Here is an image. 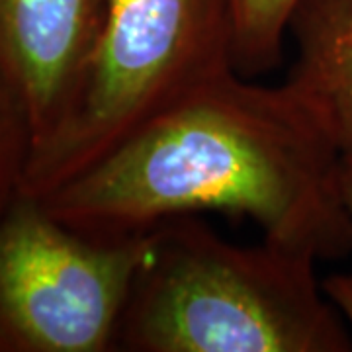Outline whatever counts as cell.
<instances>
[{"label": "cell", "mask_w": 352, "mask_h": 352, "mask_svg": "<svg viewBox=\"0 0 352 352\" xmlns=\"http://www.w3.org/2000/svg\"><path fill=\"white\" fill-rule=\"evenodd\" d=\"M300 0H229L233 67L243 76L263 75L282 61L292 12Z\"/></svg>", "instance_id": "cell-7"}, {"label": "cell", "mask_w": 352, "mask_h": 352, "mask_svg": "<svg viewBox=\"0 0 352 352\" xmlns=\"http://www.w3.org/2000/svg\"><path fill=\"white\" fill-rule=\"evenodd\" d=\"M323 294L335 309L346 317L352 327V272L349 274H331L321 282Z\"/></svg>", "instance_id": "cell-9"}, {"label": "cell", "mask_w": 352, "mask_h": 352, "mask_svg": "<svg viewBox=\"0 0 352 352\" xmlns=\"http://www.w3.org/2000/svg\"><path fill=\"white\" fill-rule=\"evenodd\" d=\"M100 14L102 0H0V71L24 102L32 151L69 110Z\"/></svg>", "instance_id": "cell-5"}, {"label": "cell", "mask_w": 352, "mask_h": 352, "mask_svg": "<svg viewBox=\"0 0 352 352\" xmlns=\"http://www.w3.org/2000/svg\"><path fill=\"white\" fill-rule=\"evenodd\" d=\"M340 159L286 85H258L233 69L39 204L90 239H127L176 215L221 212L249 217L268 243L339 258L352 252Z\"/></svg>", "instance_id": "cell-1"}, {"label": "cell", "mask_w": 352, "mask_h": 352, "mask_svg": "<svg viewBox=\"0 0 352 352\" xmlns=\"http://www.w3.org/2000/svg\"><path fill=\"white\" fill-rule=\"evenodd\" d=\"M340 190L344 204L352 215V157L340 159Z\"/></svg>", "instance_id": "cell-10"}, {"label": "cell", "mask_w": 352, "mask_h": 352, "mask_svg": "<svg viewBox=\"0 0 352 352\" xmlns=\"http://www.w3.org/2000/svg\"><path fill=\"white\" fill-rule=\"evenodd\" d=\"M116 335L127 352H351L317 258L243 247L196 214L155 226Z\"/></svg>", "instance_id": "cell-2"}, {"label": "cell", "mask_w": 352, "mask_h": 352, "mask_svg": "<svg viewBox=\"0 0 352 352\" xmlns=\"http://www.w3.org/2000/svg\"><path fill=\"white\" fill-rule=\"evenodd\" d=\"M32 127L20 94L0 71V215L22 196Z\"/></svg>", "instance_id": "cell-8"}, {"label": "cell", "mask_w": 352, "mask_h": 352, "mask_svg": "<svg viewBox=\"0 0 352 352\" xmlns=\"http://www.w3.org/2000/svg\"><path fill=\"white\" fill-rule=\"evenodd\" d=\"M288 36L296 55L284 85L340 157H352V0H300Z\"/></svg>", "instance_id": "cell-6"}, {"label": "cell", "mask_w": 352, "mask_h": 352, "mask_svg": "<svg viewBox=\"0 0 352 352\" xmlns=\"http://www.w3.org/2000/svg\"><path fill=\"white\" fill-rule=\"evenodd\" d=\"M233 69L229 0H102L71 106L30 155L22 196L43 198Z\"/></svg>", "instance_id": "cell-3"}, {"label": "cell", "mask_w": 352, "mask_h": 352, "mask_svg": "<svg viewBox=\"0 0 352 352\" xmlns=\"http://www.w3.org/2000/svg\"><path fill=\"white\" fill-rule=\"evenodd\" d=\"M149 233L85 237L20 196L0 215V352L116 351Z\"/></svg>", "instance_id": "cell-4"}]
</instances>
